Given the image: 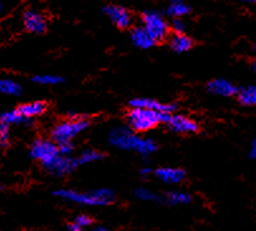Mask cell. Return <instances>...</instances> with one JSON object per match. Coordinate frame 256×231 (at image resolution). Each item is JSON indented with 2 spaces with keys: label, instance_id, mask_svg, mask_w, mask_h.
<instances>
[{
  "label": "cell",
  "instance_id": "3",
  "mask_svg": "<svg viewBox=\"0 0 256 231\" xmlns=\"http://www.w3.org/2000/svg\"><path fill=\"white\" fill-rule=\"evenodd\" d=\"M172 115L168 112H153L146 109H135L132 108L128 114V124L135 132H148L160 122L168 124Z\"/></svg>",
  "mask_w": 256,
  "mask_h": 231
},
{
  "label": "cell",
  "instance_id": "21",
  "mask_svg": "<svg viewBox=\"0 0 256 231\" xmlns=\"http://www.w3.org/2000/svg\"><path fill=\"white\" fill-rule=\"evenodd\" d=\"M162 200H164L168 204H187L190 202V196L186 192L174 191L166 194V197Z\"/></svg>",
  "mask_w": 256,
  "mask_h": 231
},
{
  "label": "cell",
  "instance_id": "36",
  "mask_svg": "<svg viewBox=\"0 0 256 231\" xmlns=\"http://www.w3.org/2000/svg\"><path fill=\"white\" fill-rule=\"evenodd\" d=\"M254 50H255V54H256V44L254 46Z\"/></svg>",
  "mask_w": 256,
  "mask_h": 231
},
{
  "label": "cell",
  "instance_id": "4",
  "mask_svg": "<svg viewBox=\"0 0 256 231\" xmlns=\"http://www.w3.org/2000/svg\"><path fill=\"white\" fill-rule=\"evenodd\" d=\"M88 126V122L82 118H74L71 120L60 122L56 125L52 130V138L54 143L64 144L70 143L74 136H78L81 132H84Z\"/></svg>",
  "mask_w": 256,
  "mask_h": 231
},
{
  "label": "cell",
  "instance_id": "18",
  "mask_svg": "<svg viewBox=\"0 0 256 231\" xmlns=\"http://www.w3.org/2000/svg\"><path fill=\"white\" fill-rule=\"evenodd\" d=\"M238 98L245 106H255L256 105V86H246L238 92Z\"/></svg>",
  "mask_w": 256,
  "mask_h": 231
},
{
  "label": "cell",
  "instance_id": "37",
  "mask_svg": "<svg viewBox=\"0 0 256 231\" xmlns=\"http://www.w3.org/2000/svg\"><path fill=\"white\" fill-rule=\"evenodd\" d=\"M0 188H2V186H0Z\"/></svg>",
  "mask_w": 256,
  "mask_h": 231
},
{
  "label": "cell",
  "instance_id": "1",
  "mask_svg": "<svg viewBox=\"0 0 256 231\" xmlns=\"http://www.w3.org/2000/svg\"><path fill=\"white\" fill-rule=\"evenodd\" d=\"M108 140L116 148L122 150H136L143 156H149L156 150V142L148 138H140L125 126L112 129L108 134Z\"/></svg>",
  "mask_w": 256,
  "mask_h": 231
},
{
  "label": "cell",
  "instance_id": "17",
  "mask_svg": "<svg viewBox=\"0 0 256 231\" xmlns=\"http://www.w3.org/2000/svg\"><path fill=\"white\" fill-rule=\"evenodd\" d=\"M193 42L188 36L186 34H174L170 38V48L177 54L187 52L192 48Z\"/></svg>",
  "mask_w": 256,
  "mask_h": 231
},
{
  "label": "cell",
  "instance_id": "14",
  "mask_svg": "<svg viewBox=\"0 0 256 231\" xmlns=\"http://www.w3.org/2000/svg\"><path fill=\"white\" fill-rule=\"evenodd\" d=\"M156 174L160 181L166 182V184H180L186 177L184 170H180V168H170V167L159 168V170H156Z\"/></svg>",
  "mask_w": 256,
  "mask_h": 231
},
{
  "label": "cell",
  "instance_id": "11",
  "mask_svg": "<svg viewBox=\"0 0 256 231\" xmlns=\"http://www.w3.org/2000/svg\"><path fill=\"white\" fill-rule=\"evenodd\" d=\"M168 126L176 133L190 134L198 130V125L196 124V122L187 116H182V115H174V116L172 115L168 122Z\"/></svg>",
  "mask_w": 256,
  "mask_h": 231
},
{
  "label": "cell",
  "instance_id": "6",
  "mask_svg": "<svg viewBox=\"0 0 256 231\" xmlns=\"http://www.w3.org/2000/svg\"><path fill=\"white\" fill-rule=\"evenodd\" d=\"M30 156H32L34 160H40V163L44 166H47L48 163L52 162L54 158H57L60 156L58 146H56L53 142L46 140V139H37L34 143L32 144V148H30Z\"/></svg>",
  "mask_w": 256,
  "mask_h": 231
},
{
  "label": "cell",
  "instance_id": "9",
  "mask_svg": "<svg viewBox=\"0 0 256 231\" xmlns=\"http://www.w3.org/2000/svg\"><path fill=\"white\" fill-rule=\"evenodd\" d=\"M130 105H132V108H135V109H146L159 112H168V114H170V112L176 110V105L163 104L160 101L148 98H134V100L130 101Z\"/></svg>",
  "mask_w": 256,
  "mask_h": 231
},
{
  "label": "cell",
  "instance_id": "12",
  "mask_svg": "<svg viewBox=\"0 0 256 231\" xmlns=\"http://www.w3.org/2000/svg\"><path fill=\"white\" fill-rule=\"evenodd\" d=\"M130 37H132V42L134 43V46H136L138 48H142V50H149L156 43V40L152 37L150 33L143 26L142 27H135L132 30Z\"/></svg>",
  "mask_w": 256,
  "mask_h": 231
},
{
  "label": "cell",
  "instance_id": "28",
  "mask_svg": "<svg viewBox=\"0 0 256 231\" xmlns=\"http://www.w3.org/2000/svg\"><path fill=\"white\" fill-rule=\"evenodd\" d=\"M58 152L61 156L64 157H70L74 152V146L71 143H64V144H60L58 146Z\"/></svg>",
  "mask_w": 256,
  "mask_h": 231
},
{
  "label": "cell",
  "instance_id": "7",
  "mask_svg": "<svg viewBox=\"0 0 256 231\" xmlns=\"http://www.w3.org/2000/svg\"><path fill=\"white\" fill-rule=\"evenodd\" d=\"M77 166H78V160H74L71 157H64V156L60 154L58 157L54 158L52 162L44 166V168L48 172L53 173L56 176H64L74 170Z\"/></svg>",
  "mask_w": 256,
  "mask_h": 231
},
{
  "label": "cell",
  "instance_id": "20",
  "mask_svg": "<svg viewBox=\"0 0 256 231\" xmlns=\"http://www.w3.org/2000/svg\"><path fill=\"white\" fill-rule=\"evenodd\" d=\"M0 122L6 125H12L22 124V122H30V119H26L23 115H20V112L18 110H10V112H6L0 115Z\"/></svg>",
  "mask_w": 256,
  "mask_h": 231
},
{
  "label": "cell",
  "instance_id": "23",
  "mask_svg": "<svg viewBox=\"0 0 256 231\" xmlns=\"http://www.w3.org/2000/svg\"><path fill=\"white\" fill-rule=\"evenodd\" d=\"M102 158V154L98 153V150H94V149H88V150L82 152L81 156L77 160H78V164H86V163H92L96 160H100Z\"/></svg>",
  "mask_w": 256,
  "mask_h": 231
},
{
  "label": "cell",
  "instance_id": "35",
  "mask_svg": "<svg viewBox=\"0 0 256 231\" xmlns=\"http://www.w3.org/2000/svg\"><path fill=\"white\" fill-rule=\"evenodd\" d=\"M252 68L256 71V60H255V61H254V64H252Z\"/></svg>",
  "mask_w": 256,
  "mask_h": 231
},
{
  "label": "cell",
  "instance_id": "30",
  "mask_svg": "<svg viewBox=\"0 0 256 231\" xmlns=\"http://www.w3.org/2000/svg\"><path fill=\"white\" fill-rule=\"evenodd\" d=\"M152 172H153V170H152L150 168L144 167V168H142V170H140V174H142V176H149Z\"/></svg>",
  "mask_w": 256,
  "mask_h": 231
},
{
  "label": "cell",
  "instance_id": "32",
  "mask_svg": "<svg viewBox=\"0 0 256 231\" xmlns=\"http://www.w3.org/2000/svg\"><path fill=\"white\" fill-rule=\"evenodd\" d=\"M88 231H108V230L106 228H102V226H96V228H91V230Z\"/></svg>",
  "mask_w": 256,
  "mask_h": 231
},
{
  "label": "cell",
  "instance_id": "5",
  "mask_svg": "<svg viewBox=\"0 0 256 231\" xmlns=\"http://www.w3.org/2000/svg\"><path fill=\"white\" fill-rule=\"evenodd\" d=\"M143 27L152 34V37L159 42L168 34V24L163 16L156 10H146L143 13Z\"/></svg>",
  "mask_w": 256,
  "mask_h": 231
},
{
  "label": "cell",
  "instance_id": "8",
  "mask_svg": "<svg viewBox=\"0 0 256 231\" xmlns=\"http://www.w3.org/2000/svg\"><path fill=\"white\" fill-rule=\"evenodd\" d=\"M106 16L110 18L116 27L119 28H128L132 24V14L128 9L120 6H108L104 8Z\"/></svg>",
  "mask_w": 256,
  "mask_h": 231
},
{
  "label": "cell",
  "instance_id": "34",
  "mask_svg": "<svg viewBox=\"0 0 256 231\" xmlns=\"http://www.w3.org/2000/svg\"><path fill=\"white\" fill-rule=\"evenodd\" d=\"M240 2H242V3H248V4H251V3H255L256 0H240Z\"/></svg>",
  "mask_w": 256,
  "mask_h": 231
},
{
  "label": "cell",
  "instance_id": "24",
  "mask_svg": "<svg viewBox=\"0 0 256 231\" xmlns=\"http://www.w3.org/2000/svg\"><path fill=\"white\" fill-rule=\"evenodd\" d=\"M135 196L138 197L139 200H143V201H162V197L158 196L156 194H154L153 191L148 188H138L135 191Z\"/></svg>",
  "mask_w": 256,
  "mask_h": 231
},
{
  "label": "cell",
  "instance_id": "33",
  "mask_svg": "<svg viewBox=\"0 0 256 231\" xmlns=\"http://www.w3.org/2000/svg\"><path fill=\"white\" fill-rule=\"evenodd\" d=\"M3 12H4V3L0 0V14L3 13Z\"/></svg>",
  "mask_w": 256,
  "mask_h": 231
},
{
  "label": "cell",
  "instance_id": "16",
  "mask_svg": "<svg viewBox=\"0 0 256 231\" xmlns=\"http://www.w3.org/2000/svg\"><path fill=\"white\" fill-rule=\"evenodd\" d=\"M190 12V6L186 3L184 0H170L168 8H166V13L173 19L182 18V16H187Z\"/></svg>",
  "mask_w": 256,
  "mask_h": 231
},
{
  "label": "cell",
  "instance_id": "19",
  "mask_svg": "<svg viewBox=\"0 0 256 231\" xmlns=\"http://www.w3.org/2000/svg\"><path fill=\"white\" fill-rule=\"evenodd\" d=\"M22 92V86L9 78H0V94L18 96Z\"/></svg>",
  "mask_w": 256,
  "mask_h": 231
},
{
  "label": "cell",
  "instance_id": "15",
  "mask_svg": "<svg viewBox=\"0 0 256 231\" xmlns=\"http://www.w3.org/2000/svg\"><path fill=\"white\" fill-rule=\"evenodd\" d=\"M47 109V105L43 101H34V102H28V104L20 105L18 108V112L20 115H23L26 119H30L33 116H38V115L43 114Z\"/></svg>",
  "mask_w": 256,
  "mask_h": 231
},
{
  "label": "cell",
  "instance_id": "29",
  "mask_svg": "<svg viewBox=\"0 0 256 231\" xmlns=\"http://www.w3.org/2000/svg\"><path fill=\"white\" fill-rule=\"evenodd\" d=\"M250 157L252 160H256V136L254 138L252 143H251V149H250Z\"/></svg>",
  "mask_w": 256,
  "mask_h": 231
},
{
  "label": "cell",
  "instance_id": "2",
  "mask_svg": "<svg viewBox=\"0 0 256 231\" xmlns=\"http://www.w3.org/2000/svg\"><path fill=\"white\" fill-rule=\"evenodd\" d=\"M54 194L57 197L67 200V201L76 202L80 204H86V206H105L115 198L114 191L108 188H98L91 192H77L74 190H58Z\"/></svg>",
  "mask_w": 256,
  "mask_h": 231
},
{
  "label": "cell",
  "instance_id": "10",
  "mask_svg": "<svg viewBox=\"0 0 256 231\" xmlns=\"http://www.w3.org/2000/svg\"><path fill=\"white\" fill-rule=\"evenodd\" d=\"M23 24L26 30L37 34H42L47 30V22L44 16L36 10H26L23 14Z\"/></svg>",
  "mask_w": 256,
  "mask_h": 231
},
{
  "label": "cell",
  "instance_id": "25",
  "mask_svg": "<svg viewBox=\"0 0 256 231\" xmlns=\"http://www.w3.org/2000/svg\"><path fill=\"white\" fill-rule=\"evenodd\" d=\"M9 143V125L0 122V146H6Z\"/></svg>",
  "mask_w": 256,
  "mask_h": 231
},
{
  "label": "cell",
  "instance_id": "13",
  "mask_svg": "<svg viewBox=\"0 0 256 231\" xmlns=\"http://www.w3.org/2000/svg\"><path fill=\"white\" fill-rule=\"evenodd\" d=\"M208 91L214 94V95L224 96V98H226V96H234L238 92V88L232 82L224 80V78L212 80L208 84Z\"/></svg>",
  "mask_w": 256,
  "mask_h": 231
},
{
  "label": "cell",
  "instance_id": "27",
  "mask_svg": "<svg viewBox=\"0 0 256 231\" xmlns=\"http://www.w3.org/2000/svg\"><path fill=\"white\" fill-rule=\"evenodd\" d=\"M172 28L176 34H183V32L186 30V23L180 18H176L173 19Z\"/></svg>",
  "mask_w": 256,
  "mask_h": 231
},
{
  "label": "cell",
  "instance_id": "31",
  "mask_svg": "<svg viewBox=\"0 0 256 231\" xmlns=\"http://www.w3.org/2000/svg\"><path fill=\"white\" fill-rule=\"evenodd\" d=\"M68 231H82V228L74 222L68 226Z\"/></svg>",
  "mask_w": 256,
  "mask_h": 231
},
{
  "label": "cell",
  "instance_id": "26",
  "mask_svg": "<svg viewBox=\"0 0 256 231\" xmlns=\"http://www.w3.org/2000/svg\"><path fill=\"white\" fill-rule=\"evenodd\" d=\"M74 224H76L77 226H80L81 228H88V226L92 224V218L88 215H80L74 218Z\"/></svg>",
  "mask_w": 256,
  "mask_h": 231
},
{
  "label": "cell",
  "instance_id": "22",
  "mask_svg": "<svg viewBox=\"0 0 256 231\" xmlns=\"http://www.w3.org/2000/svg\"><path fill=\"white\" fill-rule=\"evenodd\" d=\"M36 84L40 85H58L64 82V78L61 76H56V74H38L33 78Z\"/></svg>",
  "mask_w": 256,
  "mask_h": 231
}]
</instances>
